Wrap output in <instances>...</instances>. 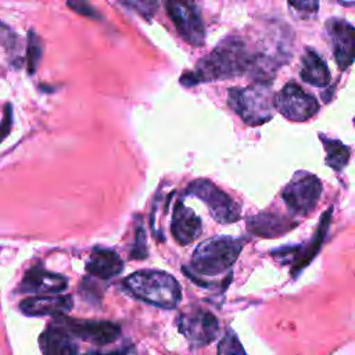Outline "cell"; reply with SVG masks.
<instances>
[{
  "mask_svg": "<svg viewBox=\"0 0 355 355\" xmlns=\"http://www.w3.org/2000/svg\"><path fill=\"white\" fill-rule=\"evenodd\" d=\"M254 61L255 54L250 51L245 42L240 37L229 36L201 58L193 71L183 73L180 83L194 86L204 82L236 78L251 71Z\"/></svg>",
  "mask_w": 355,
  "mask_h": 355,
  "instance_id": "1",
  "label": "cell"
},
{
  "mask_svg": "<svg viewBox=\"0 0 355 355\" xmlns=\"http://www.w3.org/2000/svg\"><path fill=\"white\" fill-rule=\"evenodd\" d=\"M123 286L140 301L165 309L175 308L182 300L178 280L164 270H137L123 279Z\"/></svg>",
  "mask_w": 355,
  "mask_h": 355,
  "instance_id": "2",
  "label": "cell"
},
{
  "mask_svg": "<svg viewBox=\"0 0 355 355\" xmlns=\"http://www.w3.org/2000/svg\"><path fill=\"white\" fill-rule=\"evenodd\" d=\"M229 107L251 126L262 125L275 115V94L268 82H255L247 87H232L227 93Z\"/></svg>",
  "mask_w": 355,
  "mask_h": 355,
  "instance_id": "3",
  "label": "cell"
},
{
  "mask_svg": "<svg viewBox=\"0 0 355 355\" xmlns=\"http://www.w3.org/2000/svg\"><path fill=\"white\" fill-rule=\"evenodd\" d=\"M243 241L218 236L201 241L191 254V269L202 276H218L227 272L239 258Z\"/></svg>",
  "mask_w": 355,
  "mask_h": 355,
  "instance_id": "4",
  "label": "cell"
},
{
  "mask_svg": "<svg viewBox=\"0 0 355 355\" xmlns=\"http://www.w3.org/2000/svg\"><path fill=\"white\" fill-rule=\"evenodd\" d=\"M186 193L205 202L211 216L219 223H233L240 219L237 202L211 180L197 179L187 186Z\"/></svg>",
  "mask_w": 355,
  "mask_h": 355,
  "instance_id": "5",
  "label": "cell"
},
{
  "mask_svg": "<svg viewBox=\"0 0 355 355\" xmlns=\"http://www.w3.org/2000/svg\"><path fill=\"white\" fill-rule=\"evenodd\" d=\"M320 194V180L309 172L298 171L290 183L283 189L282 198L293 214L305 216L316 207Z\"/></svg>",
  "mask_w": 355,
  "mask_h": 355,
  "instance_id": "6",
  "label": "cell"
},
{
  "mask_svg": "<svg viewBox=\"0 0 355 355\" xmlns=\"http://www.w3.org/2000/svg\"><path fill=\"white\" fill-rule=\"evenodd\" d=\"M275 107L284 118L293 122L308 121L319 111L316 98L295 82L286 83L275 94Z\"/></svg>",
  "mask_w": 355,
  "mask_h": 355,
  "instance_id": "7",
  "label": "cell"
},
{
  "mask_svg": "<svg viewBox=\"0 0 355 355\" xmlns=\"http://www.w3.org/2000/svg\"><path fill=\"white\" fill-rule=\"evenodd\" d=\"M165 8L179 35L191 46H201L205 28L193 0H165Z\"/></svg>",
  "mask_w": 355,
  "mask_h": 355,
  "instance_id": "8",
  "label": "cell"
},
{
  "mask_svg": "<svg viewBox=\"0 0 355 355\" xmlns=\"http://www.w3.org/2000/svg\"><path fill=\"white\" fill-rule=\"evenodd\" d=\"M178 327L193 347L208 345L219 333L218 319L202 308H191L183 312L178 319Z\"/></svg>",
  "mask_w": 355,
  "mask_h": 355,
  "instance_id": "9",
  "label": "cell"
},
{
  "mask_svg": "<svg viewBox=\"0 0 355 355\" xmlns=\"http://www.w3.org/2000/svg\"><path fill=\"white\" fill-rule=\"evenodd\" d=\"M324 29L338 68L347 69L355 61V28L348 21L333 17L326 21Z\"/></svg>",
  "mask_w": 355,
  "mask_h": 355,
  "instance_id": "10",
  "label": "cell"
},
{
  "mask_svg": "<svg viewBox=\"0 0 355 355\" xmlns=\"http://www.w3.org/2000/svg\"><path fill=\"white\" fill-rule=\"evenodd\" d=\"M67 330L76 338L94 345H108L118 340L121 327L108 320H83V319H60Z\"/></svg>",
  "mask_w": 355,
  "mask_h": 355,
  "instance_id": "11",
  "label": "cell"
},
{
  "mask_svg": "<svg viewBox=\"0 0 355 355\" xmlns=\"http://www.w3.org/2000/svg\"><path fill=\"white\" fill-rule=\"evenodd\" d=\"M68 287L65 276L49 272L40 266H33L26 270L19 291L28 294H58Z\"/></svg>",
  "mask_w": 355,
  "mask_h": 355,
  "instance_id": "12",
  "label": "cell"
},
{
  "mask_svg": "<svg viewBox=\"0 0 355 355\" xmlns=\"http://www.w3.org/2000/svg\"><path fill=\"white\" fill-rule=\"evenodd\" d=\"M72 306H73V300L68 294L35 295V297H28L19 302V309L29 316H43V315L61 316L69 312Z\"/></svg>",
  "mask_w": 355,
  "mask_h": 355,
  "instance_id": "13",
  "label": "cell"
},
{
  "mask_svg": "<svg viewBox=\"0 0 355 355\" xmlns=\"http://www.w3.org/2000/svg\"><path fill=\"white\" fill-rule=\"evenodd\" d=\"M39 344L43 355H79L73 336L61 322L49 324L42 333Z\"/></svg>",
  "mask_w": 355,
  "mask_h": 355,
  "instance_id": "14",
  "label": "cell"
},
{
  "mask_svg": "<svg viewBox=\"0 0 355 355\" xmlns=\"http://www.w3.org/2000/svg\"><path fill=\"white\" fill-rule=\"evenodd\" d=\"M171 230L172 236L179 244L187 245L201 234V219L194 214L191 208L182 204V201H178L173 208Z\"/></svg>",
  "mask_w": 355,
  "mask_h": 355,
  "instance_id": "15",
  "label": "cell"
},
{
  "mask_svg": "<svg viewBox=\"0 0 355 355\" xmlns=\"http://www.w3.org/2000/svg\"><path fill=\"white\" fill-rule=\"evenodd\" d=\"M295 226L297 220L269 212H261L247 218V229L252 234L263 239H275L283 236L293 230Z\"/></svg>",
  "mask_w": 355,
  "mask_h": 355,
  "instance_id": "16",
  "label": "cell"
},
{
  "mask_svg": "<svg viewBox=\"0 0 355 355\" xmlns=\"http://www.w3.org/2000/svg\"><path fill=\"white\" fill-rule=\"evenodd\" d=\"M85 268L94 277L111 279L123 270V261L112 250L94 248Z\"/></svg>",
  "mask_w": 355,
  "mask_h": 355,
  "instance_id": "17",
  "label": "cell"
},
{
  "mask_svg": "<svg viewBox=\"0 0 355 355\" xmlns=\"http://www.w3.org/2000/svg\"><path fill=\"white\" fill-rule=\"evenodd\" d=\"M300 78L315 87H326L331 76L324 60L315 50L306 49L301 57Z\"/></svg>",
  "mask_w": 355,
  "mask_h": 355,
  "instance_id": "18",
  "label": "cell"
},
{
  "mask_svg": "<svg viewBox=\"0 0 355 355\" xmlns=\"http://www.w3.org/2000/svg\"><path fill=\"white\" fill-rule=\"evenodd\" d=\"M331 208H329L320 218V222H319V226L313 234V239L311 240V243L304 247L301 251H298L297 254V258L294 259L293 262V268H291V272L293 275H298L306 265L311 263V261L316 257V254L319 252V250L322 248V244L324 241V237L327 234V230H329V225H330V219H331Z\"/></svg>",
  "mask_w": 355,
  "mask_h": 355,
  "instance_id": "19",
  "label": "cell"
},
{
  "mask_svg": "<svg viewBox=\"0 0 355 355\" xmlns=\"http://www.w3.org/2000/svg\"><path fill=\"white\" fill-rule=\"evenodd\" d=\"M319 137L326 150V164L331 169L341 172L344 166L348 164L349 148L345 144H343L340 140L330 139L324 135H319Z\"/></svg>",
  "mask_w": 355,
  "mask_h": 355,
  "instance_id": "20",
  "label": "cell"
},
{
  "mask_svg": "<svg viewBox=\"0 0 355 355\" xmlns=\"http://www.w3.org/2000/svg\"><path fill=\"white\" fill-rule=\"evenodd\" d=\"M42 40L40 37L31 31L28 35V49H26V71L29 75H33L39 67L42 58Z\"/></svg>",
  "mask_w": 355,
  "mask_h": 355,
  "instance_id": "21",
  "label": "cell"
},
{
  "mask_svg": "<svg viewBox=\"0 0 355 355\" xmlns=\"http://www.w3.org/2000/svg\"><path fill=\"white\" fill-rule=\"evenodd\" d=\"M218 355H247L233 330H226L218 344Z\"/></svg>",
  "mask_w": 355,
  "mask_h": 355,
  "instance_id": "22",
  "label": "cell"
},
{
  "mask_svg": "<svg viewBox=\"0 0 355 355\" xmlns=\"http://www.w3.org/2000/svg\"><path fill=\"white\" fill-rule=\"evenodd\" d=\"M146 21H150L158 11V0H121Z\"/></svg>",
  "mask_w": 355,
  "mask_h": 355,
  "instance_id": "23",
  "label": "cell"
},
{
  "mask_svg": "<svg viewBox=\"0 0 355 355\" xmlns=\"http://www.w3.org/2000/svg\"><path fill=\"white\" fill-rule=\"evenodd\" d=\"M287 3L294 11L305 15H313L319 8V0H287Z\"/></svg>",
  "mask_w": 355,
  "mask_h": 355,
  "instance_id": "24",
  "label": "cell"
},
{
  "mask_svg": "<svg viewBox=\"0 0 355 355\" xmlns=\"http://www.w3.org/2000/svg\"><path fill=\"white\" fill-rule=\"evenodd\" d=\"M67 4L69 8H72L75 12L83 17H90V18L97 17L94 7H92L87 0H67Z\"/></svg>",
  "mask_w": 355,
  "mask_h": 355,
  "instance_id": "25",
  "label": "cell"
},
{
  "mask_svg": "<svg viewBox=\"0 0 355 355\" xmlns=\"http://www.w3.org/2000/svg\"><path fill=\"white\" fill-rule=\"evenodd\" d=\"M17 39H15V35L14 32H11L8 29V26H6L4 24L0 22V46L7 51V53H12L15 51V44Z\"/></svg>",
  "mask_w": 355,
  "mask_h": 355,
  "instance_id": "26",
  "label": "cell"
},
{
  "mask_svg": "<svg viewBox=\"0 0 355 355\" xmlns=\"http://www.w3.org/2000/svg\"><path fill=\"white\" fill-rule=\"evenodd\" d=\"M132 257L137 258V259H141V258L147 257L146 234H144L141 227H139L137 232H136V243H135V247H133V251H132Z\"/></svg>",
  "mask_w": 355,
  "mask_h": 355,
  "instance_id": "27",
  "label": "cell"
},
{
  "mask_svg": "<svg viewBox=\"0 0 355 355\" xmlns=\"http://www.w3.org/2000/svg\"><path fill=\"white\" fill-rule=\"evenodd\" d=\"M11 123H12V112H11V105L7 104V107L4 108V115L3 119L0 122V141L8 135L10 129H11Z\"/></svg>",
  "mask_w": 355,
  "mask_h": 355,
  "instance_id": "28",
  "label": "cell"
},
{
  "mask_svg": "<svg viewBox=\"0 0 355 355\" xmlns=\"http://www.w3.org/2000/svg\"><path fill=\"white\" fill-rule=\"evenodd\" d=\"M340 4H343V6H347V7H349V6H355V0H337Z\"/></svg>",
  "mask_w": 355,
  "mask_h": 355,
  "instance_id": "29",
  "label": "cell"
}]
</instances>
